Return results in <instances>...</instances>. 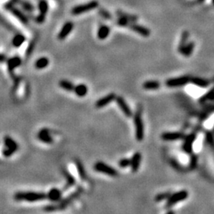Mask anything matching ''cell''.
Here are the masks:
<instances>
[{"mask_svg": "<svg viewBox=\"0 0 214 214\" xmlns=\"http://www.w3.org/2000/svg\"><path fill=\"white\" fill-rule=\"evenodd\" d=\"M171 195V193L170 191L158 194L155 197V201H156V202H163V201H164V200H167Z\"/></svg>", "mask_w": 214, "mask_h": 214, "instance_id": "cell-35", "label": "cell"}, {"mask_svg": "<svg viewBox=\"0 0 214 214\" xmlns=\"http://www.w3.org/2000/svg\"><path fill=\"white\" fill-rule=\"evenodd\" d=\"M160 83L156 80H148L143 83V88L148 90H156L159 89Z\"/></svg>", "mask_w": 214, "mask_h": 214, "instance_id": "cell-21", "label": "cell"}, {"mask_svg": "<svg viewBox=\"0 0 214 214\" xmlns=\"http://www.w3.org/2000/svg\"><path fill=\"white\" fill-rule=\"evenodd\" d=\"M129 27L133 31L137 33V34H139L140 35H142L144 37H149L151 34V31L149 29L146 28V27L144 26H142V25H137V24H136L135 22L129 24Z\"/></svg>", "mask_w": 214, "mask_h": 214, "instance_id": "cell-14", "label": "cell"}, {"mask_svg": "<svg viewBox=\"0 0 214 214\" xmlns=\"http://www.w3.org/2000/svg\"><path fill=\"white\" fill-rule=\"evenodd\" d=\"M205 0H198V2H199V3H202V2H203Z\"/></svg>", "mask_w": 214, "mask_h": 214, "instance_id": "cell-45", "label": "cell"}, {"mask_svg": "<svg viewBox=\"0 0 214 214\" xmlns=\"http://www.w3.org/2000/svg\"><path fill=\"white\" fill-rule=\"evenodd\" d=\"M4 143H5V148L2 150V154L6 157H10L18 150V143L11 136H7L4 137Z\"/></svg>", "mask_w": 214, "mask_h": 214, "instance_id": "cell-5", "label": "cell"}, {"mask_svg": "<svg viewBox=\"0 0 214 214\" xmlns=\"http://www.w3.org/2000/svg\"><path fill=\"white\" fill-rule=\"evenodd\" d=\"M74 91L76 95L79 96V97H84V96L87 95L88 89L85 84H80V85L76 86L75 87Z\"/></svg>", "mask_w": 214, "mask_h": 214, "instance_id": "cell-29", "label": "cell"}, {"mask_svg": "<svg viewBox=\"0 0 214 214\" xmlns=\"http://www.w3.org/2000/svg\"><path fill=\"white\" fill-rule=\"evenodd\" d=\"M39 11L40 14L37 17V21L38 23H42L43 21L45 20V16H46L47 12H48V6L46 1L44 0H41L39 2Z\"/></svg>", "mask_w": 214, "mask_h": 214, "instance_id": "cell-13", "label": "cell"}, {"mask_svg": "<svg viewBox=\"0 0 214 214\" xmlns=\"http://www.w3.org/2000/svg\"><path fill=\"white\" fill-rule=\"evenodd\" d=\"M49 64V60L46 57H41L38 59L35 63V67L37 69H43L44 67H46Z\"/></svg>", "mask_w": 214, "mask_h": 214, "instance_id": "cell-31", "label": "cell"}, {"mask_svg": "<svg viewBox=\"0 0 214 214\" xmlns=\"http://www.w3.org/2000/svg\"><path fill=\"white\" fill-rule=\"evenodd\" d=\"M99 14H100V15H101L102 18H104L105 19H107V20H110L112 18V16L111 14H110V13L108 12V11H106V10L105 9H100L99 10Z\"/></svg>", "mask_w": 214, "mask_h": 214, "instance_id": "cell-40", "label": "cell"}, {"mask_svg": "<svg viewBox=\"0 0 214 214\" xmlns=\"http://www.w3.org/2000/svg\"><path fill=\"white\" fill-rule=\"evenodd\" d=\"M166 213H167V214H170V213L174 214V213H175V212H174V211H168V212H166Z\"/></svg>", "mask_w": 214, "mask_h": 214, "instance_id": "cell-44", "label": "cell"}, {"mask_svg": "<svg viewBox=\"0 0 214 214\" xmlns=\"http://www.w3.org/2000/svg\"><path fill=\"white\" fill-rule=\"evenodd\" d=\"M75 163L77 171H78L80 177L81 178V179H83V180H86V179H87V173H86V171L85 169H84V166H83V163H81V161H80V159H75Z\"/></svg>", "mask_w": 214, "mask_h": 214, "instance_id": "cell-25", "label": "cell"}, {"mask_svg": "<svg viewBox=\"0 0 214 214\" xmlns=\"http://www.w3.org/2000/svg\"><path fill=\"white\" fill-rule=\"evenodd\" d=\"M73 27H74V25H73L72 22L71 21H68L67 23H65L64 25V26L62 27L60 32L58 34V39L59 40H64L65 39L66 37H67V35L71 32V30H73Z\"/></svg>", "mask_w": 214, "mask_h": 214, "instance_id": "cell-17", "label": "cell"}, {"mask_svg": "<svg viewBox=\"0 0 214 214\" xmlns=\"http://www.w3.org/2000/svg\"><path fill=\"white\" fill-rule=\"evenodd\" d=\"M11 11H12V13L13 14L15 15V16L17 17V18H18L19 20H21V21H22L24 24H27L28 23V20H27V18H25V16L21 12V11H19L18 10H17V9H12L11 10Z\"/></svg>", "mask_w": 214, "mask_h": 214, "instance_id": "cell-36", "label": "cell"}, {"mask_svg": "<svg viewBox=\"0 0 214 214\" xmlns=\"http://www.w3.org/2000/svg\"><path fill=\"white\" fill-rule=\"evenodd\" d=\"M130 23H131V22H130L129 20L126 19V18H122V17H119V18L117 19V25H120V26H122V27L129 26V24Z\"/></svg>", "mask_w": 214, "mask_h": 214, "instance_id": "cell-39", "label": "cell"}, {"mask_svg": "<svg viewBox=\"0 0 214 214\" xmlns=\"http://www.w3.org/2000/svg\"><path fill=\"white\" fill-rule=\"evenodd\" d=\"M94 169L96 171L106 174V175H109V176H111V177H116V176L118 175V172L117 171V170H115V169L113 167H112V166L106 164V163H103V162H97V163L94 164Z\"/></svg>", "mask_w": 214, "mask_h": 214, "instance_id": "cell-6", "label": "cell"}, {"mask_svg": "<svg viewBox=\"0 0 214 214\" xmlns=\"http://www.w3.org/2000/svg\"><path fill=\"white\" fill-rule=\"evenodd\" d=\"M196 138L197 135L194 133H191L185 136L184 141L182 145V149L184 153L187 155H191L193 153V144Z\"/></svg>", "mask_w": 214, "mask_h": 214, "instance_id": "cell-7", "label": "cell"}, {"mask_svg": "<svg viewBox=\"0 0 214 214\" xmlns=\"http://www.w3.org/2000/svg\"><path fill=\"white\" fill-rule=\"evenodd\" d=\"M195 44L194 41H190V42H188L186 44V46L184 47V48L182 49V54L185 57H190V55L193 53L194 49Z\"/></svg>", "mask_w": 214, "mask_h": 214, "instance_id": "cell-28", "label": "cell"}, {"mask_svg": "<svg viewBox=\"0 0 214 214\" xmlns=\"http://www.w3.org/2000/svg\"><path fill=\"white\" fill-rule=\"evenodd\" d=\"M214 99V86L209 90L207 92L205 93L204 95H202V97L199 98V102L201 104H203L205 103L207 101H211V100H213Z\"/></svg>", "mask_w": 214, "mask_h": 214, "instance_id": "cell-27", "label": "cell"}, {"mask_svg": "<svg viewBox=\"0 0 214 214\" xmlns=\"http://www.w3.org/2000/svg\"><path fill=\"white\" fill-rule=\"evenodd\" d=\"M189 34L188 31H186V30H185V31H183L182 34V37H181V40H180V42H179V47H178V51L179 52H182V49L184 48V47L186 46V44L188 43V39H189Z\"/></svg>", "mask_w": 214, "mask_h": 214, "instance_id": "cell-23", "label": "cell"}, {"mask_svg": "<svg viewBox=\"0 0 214 214\" xmlns=\"http://www.w3.org/2000/svg\"><path fill=\"white\" fill-rule=\"evenodd\" d=\"M205 141L210 146H214V135L212 132H206V133H205Z\"/></svg>", "mask_w": 214, "mask_h": 214, "instance_id": "cell-37", "label": "cell"}, {"mask_svg": "<svg viewBox=\"0 0 214 214\" xmlns=\"http://www.w3.org/2000/svg\"><path fill=\"white\" fill-rule=\"evenodd\" d=\"M63 175H64V178H65L66 181H67V184H66L65 187H64V189H67L69 187H71V186H73L75 184V178L67 171L64 169L63 170Z\"/></svg>", "mask_w": 214, "mask_h": 214, "instance_id": "cell-24", "label": "cell"}, {"mask_svg": "<svg viewBox=\"0 0 214 214\" xmlns=\"http://www.w3.org/2000/svg\"><path fill=\"white\" fill-rule=\"evenodd\" d=\"M214 113V105H211V106H208L207 107H205L203 110V111L201 113L200 118L201 121H204L207 120L208 117Z\"/></svg>", "mask_w": 214, "mask_h": 214, "instance_id": "cell-22", "label": "cell"}, {"mask_svg": "<svg viewBox=\"0 0 214 214\" xmlns=\"http://www.w3.org/2000/svg\"><path fill=\"white\" fill-rule=\"evenodd\" d=\"M118 165L121 168H126L128 166H130V165H131V159H128V158L121 159L119 161Z\"/></svg>", "mask_w": 214, "mask_h": 214, "instance_id": "cell-38", "label": "cell"}, {"mask_svg": "<svg viewBox=\"0 0 214 214\" xmlns=\"http://www.w3.org/2000/svg\"><path fill=\"white\" fill-rule=\"evenodd\" d=\"M59 85L64 90H67V91H73L75 90V85L71 82L68 81L67 80H62L59 83Z\"/></svg>", "mask_w": 214, "mask_h": 214, "instance_id": "cell-30", "label": "cell"}, {"mask_svg": "<svg viewBox=\"0 0 214 214\" xmlns=\"http://www.w3.org/2000/svg\"><path fill=\"white\" fill-rule=\"evenodd\" d=\"M188 195H189L188 191L185 190V189H182V190L177 191L175 193L171 194V195L166 200V207L171 208L175 205H176V204L179 203V202L186 200V198H188Z\"/></svg>", "mask_w": 214, "mask_h": 214, "instance_id": "cell-4", "label": "cell"}, {"mask_svg": "<svg viewBox=\"0 0 214 214\" xmlns=\"http://www.w3.org/2000/svg\"><path fill=\"white\" fill-rule=\"evenodd\" d=\"M189 170L194 171L195 168L198 166V156L196 154L192 153L189 155Z\"/></svg>", "mask_w": 214, "mask_h": 214, "instance_id": "cell-32", "label": "cell"}, {"mask_svg": "<svg viewBox=\"0 0 214 214\" xmlns=\"http://www.w3.org/2000/svg\"><path fill=\"white\" fill-rule=\"evenodd\" d=\"M135 129H136V139L137 141H142L144 137V125L142 119V108L139 106L133 117Z\"/></svg>", "mask_w": 214, "mask_h": 214, "instance_id": "cell-3", "label": "cell"}, {"mask_svg": "<svg viewBox=\"0 0 214 214\" xmlns=\"http://www.w3.org/2000/svg\"><path fill=\"white\" fill-rule=\"evenodd\" d=\"M47 198V194L41 192H18L14 194V199L16 201H26V202H34L37 201L44 200Z\"/></svg>", "mask_w": 214, "mask_h": 214, "instance_id": "cell-2", "label": "cell"}, {"mask_svg": "<svg viewBox=\"0 0 214 214\" xmlns=\"http://www.w3.org/2000/svg\"><path fill=\"white\" fill-rule=\"evenodd\" d=\"M25 38L23 35H21V34H17V35L13 38V45H14V47H20L21 44L25 42Z\"/></svg>", "mask_w": 214, "mask_h": 214, "instance_id": "cell-33", "label": "cell"}, {"mask_svg": "<svg viewBox=\"0 0 214 214\" xmlns=\"http://www.w3.org/2000/svg\"><path fill=\"white\" fill-rule=\"evenodd\" d=\"M184 133H181V132H165V133L161 134L162 140L165 141H176L179 140H184L185 138Z\"/></svg>", "mask_w": 214, "mask_h": 214, "instance_id": "cell-11", "label": "cell"}, {"mask_svg": "<svg viewBox=\"0 0 214 214\" xmlns=\"http://www.w3.org/2000/svg\"><path fill=\"white\" fill-rule=\"evenodd\" d=\"M23 7L25 8V9L29 10V11H31V10H32V6L30 5V4H29V3H24Z\"/></svg>", "mask_w": 214, "mask_h": 214, "instance_id": "cell-43", "label": "cell"}, {"mask_svg": "<svg viewBox=\"0 0 214 214\" xmlns=\"http://www.w3.org/2000/svg\"><path fill=\"white\" fill-rule=\"evenodd\" d=\"M7 61V57L3 54H0V63H4Z\"/></svg>", "mask_w": 214, "mask_h": 214, "instance_id": "cell-42", "label": "cell"}, {"mask_svg": "<svg viewBox=\"0 0 214 214\" xmlns=\"http://www.w3.org/2000/svg\"><path fill=\"white\" fill-rule=\"evenodd\" d=\"M141 159L142 155L140 152H136L133 155V157L131 158V165H130V166H131L132 171H133V173H136V172H137V171L139 170Z\"/></svg>", "mask_w": 214, "mask_h": 214, "instance_id": "cell-15", "label": "cell"}, {"mask_svg": "<svg viewBox=\"0 0 214 214\" xmlns=\"http://www.w3.org/2000/svg\"><path fill=\"white\" fill-rule=\"evenodd\" d=\"M189 83H190V77L188 75H183L176 78L169 79L166 80L165 84L168 87H179L186 85Z\"/></svg>", "mask_w": 214, "mask_h": 214, "instance_id": "cell-8", "label": "cell"}, {"mask_svg": "<svg viewBox=\"0 0 214 214\" xmlns=\"http://www.w3.org/2000/svg\"><path fill=\"white\" fill-rule=\"evenodd\" d=\"M190 83L201 88H205L210 85V81L200 77H190Z\"/></svg>", "mask_w": 214, "mask_h": 214, "instance_id": "cell-19", "label": "cell"}, {"mask_svg": "<svg viewBox=\"0 0 214 214\" xmlns=\"http://www.w3.org/2000/svg\"><path fill=\"white\" fill-rule=\"evenodd\" d=\"M213 130H214V127H213Z\"/></svg>", "mask_w": 214, "mask_h": 214, "instance_id": "cell-47", "label": "cell"}, {"mask_svg": "<svg viewBox=\"0 0 214 214\" xmlns=\"http://www.w3.org/2000/svg\"><path fill=\"white\" fill-rule=\"evenodd\" d=\"M116 94L114 93H110V94H107L105 97L101 98L100 99H98L97 102H95V106L97 108H103L106 106H107L108 104L111 103L112 102L115 101Z\"/></svg>", "mask_w": 214, "mask_h": 214, "instance_id": "cell-12", "label": "cell"}, {"mask_svg": "<svg viewBox=\"0 0 214 214\" xmlns=\"http://www.w3.org/2000/svg\"><path fill=\"white\" fill-rule=\"evenodd\" d=\"M82 192H83V189L81 187H80L79 189H76L74 193H72L71 194H70L69 196L67 197L64 199L59 201V202L55 205H50L44 207V210L46 211V212H52V211L56 210H61V209H64L75 200L77 198L80 197V195L81 194Z\"/></svg>", "mask_w": 214, "mask_h": 214, "instance_id": "cell-1", "label": "cell"}, {"mask_svg": "<svg viewBox=\"0 0 214 214\" xmlns=\"http://www.w3.org/2000/svg\"><path fill=\"white\" fill-rule=\"evenodd\" d=\"M116 102H117V106H119L120 110H121L122 113H124L125 116L127 117H132L133 115V113L132 111L131 108L129 107V105L125 102L124 98L121 97V96H117L115 99Z\"/></svg>", "mask_w": 214, "mask_h": 214, "instance_id": "cell-10", "label": "cell"}, {"mask_svg": "<svg viewBox=\"0 0 214 214\" xmlns=\"http://www.w3.org/2000/svg\"><path fill=\"white\" fill-rule=\"evenodd\" d=\"M117 14L119 17H122V18H126V19L129 20L131 23H133V22H136V21L138 20V17L137 16L132 15V14H126V13L122 12V11H117Z\"/></svg>", "mask_w": 214, "mask_h": 214, "instance_id": "cell-34", "label": "cell"}, {"mask_svg": "<svg viewBox=\"0 0 214 214\" xmlns=\"http://www.w3.org/2000/svg\"><path fill=\"white\" fill-rule=\"evenodd\" d=\"M61 197H62V192L57 188H52L47 194V198L52 202H58L59 201L61 200Z\"/></svg>", "mask_w": 214, "mask_h": 214, "instance_id": "cell-18", "label": "cell"}, {"mask_svg": "<svg viewBox=\"0 0 214 214\" xmlns=\"http://www.w3.org/2000/svg\"><path fill=\"white\" fill-rule=\"evenodd\" d=\"M21 64V60L20 57H14L7 60V67L10 71H14L16 67H19Z\"/></svg>", "mask_w": 214, "mask_h": 214, "instance_id": "cell-20", "label": "cell"}, {"mask_svg": "<svg viewBox=\"0 0 214 214\" xmlns=\"http://www.w3.org/2000/svg\"><path fill=\"white\" fill-rule=\"evenodd\" d=\"M212 3L214 4V0H212Z\"/></svg>", "mask_w": 214, "mask_h": 214, "instance_id": "cell-46", "label": "cell"}, {"mask_svg": "<svg viewBox=\"0 0 214 214\" xmlns=\"http://www.w3.org/2000/svg\"><path fill=\"white\" fill-rule=\"evenodd\" d=\"M37 138L41 142L45 143H52L53 142V139L51 136L50 131L48 129H43L37 134Z\"/></svg>", "mask_w": 214, "mask_h": 214, "instance_id": "cell-16", "label": "cell"}, {"mask_svg": "<svg viewBox=\"0 0 214 214\" xmlns=\"http://www.w3.org/2000/svg\"><path fill=\"white\" fill-rule=\"evenodd\" d=\"M110 34V29L106 25H102L98 31V37L100 40H105Z\"/></svg>", "mask_w": 214, "mask_h": 214, "instance_id": "cell-26", "label": "cell"}, {"mask_svg": "<svg viewBox=\"0 0 214 214\" xmlns=\"http://www.w3.org/2000/svg\"><path fill=\"white\" fill-rule=\"evenodd\" d=\"M98 6V2L97 1H91L90 2H87L86 4H83V5L77 6L75 7L72 10H71V13L74 15H78V14H83V13H87L88 11H91V10L95 9L96 7Z\"/></svg>", "mask_w": 214, "mask_h": 214, "instance_id": "cell-9", "label": "cell"}, {"mask_svg": "<svg viewBox=\"0 0 214 214\" xmlns=\"http://www.w3.org/2000/svg\"><path fill=\"white\" fill-rule=\"evenodd\" d=\"M34 42H32L31 44H30V46H29L28 50H27V54H28V55H30V53H31V52L33 51V49H34Z\"/></svg>", "mask_w": 214, "mask_h": 214, "instance_id": "cell-41", "label": "cell"}]
</instances>
